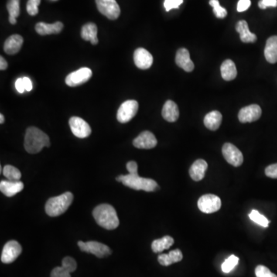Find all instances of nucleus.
Masks as SVG:
<instances>
[{
    "label": "nucleus",
    "instance_id": "30",
    "mask_svg": "<svg viewBox=\"0 0 277 277\" xmlns=\"http://www.w3.org/2000/svg\"><path fill=\"white\" fill-rule=\"evenodd\" d=\"M250 220L254 221L257 224L260 225L261 227H269L270 221L266 218L264 215L261 214L257 210H254L249 215Z\"/></svg>",
    "mask_w": 277,
    "mask_h": 277
},
{
    "label": "nucleus",
    "instance_id": "42",
    "mask_svg": "<svg viewBox=\"0 0 277 277\" xmlns=\"http://www.w3.org/2000/svg\"><path fill=\"white\" fill-rule=\"evenodd\" d=\"M127 169L130 174H137L138 173V165L135 161H130L127 164Z\"/></svg>",
    "mask_w": 277,
    "mask_h": 277
},
{
    "label": "nucleus",
    "instance_id": "20",
    "mask_svg": "<svg viewBox=\"0 0 277 277\" xmlns=\"http://www.w3.org/2000/svg\"><path fill=\"white\" fill-rule=\"evenodd\" d=\"M63 29V24L61 22H56L53 24L38 22L36 25V31L41 36L58 34L61 32Z\"/></svg>",
    "mask_w": 277,
    "mask_h": 277
},
{
    "label": "nucleus",
    "instance_id": "14",
    "mask_svg": "<svg viewBox=\"0 0 277 277\" xmlns=\"http://www.w3.org/2000/svg\"><path fill=\"white\" fill-rule=\"evenodd\" d=\"M134 63L137 68L140 69H148L152 66L153 57L149 51L143 48H138L134 52Z\"/></svg>",
    "mask_w": 277,
    "mask_h": 277
},
{
    "label": "nucleus",
    "instance_id": "44",
    "mask_svg": "<svg viewBox=\"0 0 277 277\" xmlns=\"http://www.w3.org/2000/svg\"><path fill=\"white\" fill-rule=\"evenodd\" d=\"M15 89H16L17 91L19 92V93H24V91H25L23 82H22V78H19V79H18V80L15 81Z\"/></svg>",
    "mask_w": 277,
    "mask_h": 277
},
{
    "label": "nucleus",
    "instance_id": "15",
    "mask_svg": "<svg viewBox=\"0 0 277 277\" xmlns=\"http://www.w3.org/2000/svg\"><path fill=\"white\" fill-rule=\"evenodd\" d=\"M133 143L138 149H149L157 145V139L152 133L144 131L134 139Z\"/></svg>",
    "mask_w": 277,
    "mask_h": 277
},
{
    "label": "nucleus",
    "instance_id": "12",
    "mask_svg": "<svg viewBox=\"0 0 277 277\" xmlns=\"http://www.w3.org/2000/svg\"><path fill=\"white\" fill-rule=\"evenodd\" d=\"M69 124L73 135L78 138H86L91 134V127L80 117H71L69 119Z\"/></svg>",
    "mask_w": 277,
    "mask_h": 277
},
{
    "label": "nucleus",
    "instance_id": "27",
    "mask_svg": "<svg viewBox=\"0 0 277 277\" xmlns=\"http://www.w3.org/2000/svg\"><path fill=\"white\" fill-rule=\"evenodd\" d=\"M221 75L223 80L231 81L237 76V67L235 63L230 59H227L223 62L221 66Z\"/></svg>",
    "mask_w": 277,
    "mask_h": 277
},
{
    "label": "nucleus",
    "instance_id": "21",
    "mask_svg": "<svg viewBox=\"0 0 277 277\" xmlns=\"http://www.w3.org/2000/svg\"><path fill=\"white\" fill-rule=\"evenodd\" d=\"M208 164L204 159H197L189 169V176L194 181H200L204 178Z\"/></svg>",
    "mask_w": 277,
    "mask_h": 277
},
{
    "label": "nucleus",
    "instance_id": "23",
    "mask_svg": "<svg viewBox=\"0 0 277 277\" xmlns=\"http://www.w3.org/2000/svg\"><path fill=\"white\" fill-rule=\"evenodd\" d=\"M97 26L93 22L85 24L82 27L81 37L86 41H90L92 44H98L99 39L97 38Z\"/></svg>",
    "mask_w": 277,
    "mask_h": 277
},
{
    "label": "nucleus",
    "instance_id": "2",
    "mask_svg": "<svg viewBox=\"0 0 277 277\" xmlns=\"http://www.w3.org/2000/svg\"><path fill=\"white\" fill-rule=\"evenodd\" d=\"M93 215L97 224L107 230H115L120 225L117 211L111 205H99L95 208Z\"/></svg>",
    "mask_w": 277,
    "mask_h": 277
},
{
    "label": "nucleus",
    "instance_id": "16",
    "mask_svg": "<svg viewBox=\"0 0 277 277\" xmlns=\"http://www.w3.org/2000/svg\"><path fill=\"white\" fill-rule=\"evenodd\" d=\"M24 185L21 181L2 180L0 182V190L7 197H12L22 191Z\"/></svg>",
    "mask_w": 277,
    "mask_h": 277
},
{
    "label": "nucleus",
    "instance_id": "32",
    "mask_svg": "<svg viewBox=\"0 0 277 277\" xmlns=\"http://www.w3.org/2000/svg\"><path fill=\"white\" fill-rule=\"evenodd\" d=\"M238 257H236V256L232 255L229 257L227 260L225 261V262L222 264V271L225 274H228V273L231 272L234 268H235L236 266L239 263Z\"/></svg>",
    "mask_w": 277,
    "mask_h": 277
},
{
    "label": "nucleus",
    "instance_id": "40",
    "mask_svg": "<svg viewBox=\"0 0 277 277\" xmlns=\"http://www.w3.org/2000/svg\"><path fill=\"white\" fill-rule=\"evenodd\" d=\"M277 0H261L259 2V7L265 9L267 7H277Z\"/></svg>",
    "mask_w": 277,
    "mask_h": 277
},
{
    "label": "nucleus",
    "instance_id": "34",
    "mask_svg": "<svg viewBox=\"0 0 277 277\" xmlns=\"http://www.w3.org/2000/svg\"><path fill=\"white\" fill-rule=\"evenodd\" d=\"M41 0H28L26 4V10L30 15H37L39 12V6Z\"/></svg>",
    "mask_w": 277,
    "mask_h": 277
},
{
    "label": "nucleus",
    "instance_id": "29",
    "mask_svg": "<svg viewBox=\"0 0 277 277\" xmlns=\"http://www.w3.org/2000/svg\"><path fill=\"white\" fill-rule=\"evenodd\" d=\"M3 175L8 180L19 181L21 179L20 171L11 165H6L3 168Z\"/></svg>",
    "mask_w": 277,
    "mask_h": 277
},
{
    "label": "nucleus",
    "instance_id": "4",
    "mask_svg": "<svg viewBox=\"0 0 277 277\" xmlns=\"http://www.w3.org/2000/svg\"><path fill=\"white\" fill-rule=\"evenodd\" d=\"M73 195L70 192H66L60 196L49 199L46 203L45 210L46 214L51 217H56L64 213L73 203Z\"/></svg>",
    "mask_w": 277,
    "mask_h": 277
},
{
    "label": "nucleus",
    "instance_id": "18",
    "mask_svg": "<svg viewBox=\"0 0 277 277\" xmlns=\"http://www.w3.org/2000/svg\"><path fill=\"white\" fill-rule=\"evenodd\" d=\"M23 44V38L18 35H12L5 40L4 43V51L7 54L14 55L19 53Z\"/></svg>",
    "mask_w": 277,
    "mask_h": 277
},
{
    "label": "nucleus",
    "instance_id": "41",
    "mask_svg": "<svg viewBox=\"0 0 277 277\" xmlns=\"http://www.w3.org/2000/svg\"><path fill=\"white\" fill-rule=\"evenodd\" d=\"M251 5V1L250 0H240L237 3V11L238 12H244L250 8Z\"/></svg>",
    "mask_w": 277,
    "mask_h": 277
},
{
    "label": "nucleus",
    "instance_id": "35",
    "mask_svg": "<svg viewBox=\"0 0 277 277\" xmlns=\"http://www.w3.org/2000/svg\"><path fill=\"white\" fill-rule=\"evenodd\" d=\"M257 277H277L276 274H273L267 267L259 265L255 270Z\"/></svg>",
    "mask_w": 277,
    "mask_h": 277
},
{
    "label": "nucleus",
    "instance_id": "38",
    "mask_svg": "<svg viewBox=\"0 0 277 277\" xmlns=\"http://www.w3.org/2000/svg\"><path fill=\"white\" fill-rule=\"evenodd\" d=\"M183 2V0H165L163 5L166 12H169L172 8H179V5Z\"/></svg>",
    "mask_w": 277,
    "mask_h": 277
},
{
    "label": "nucleus",
    "instance_id": "43",
    "mask_svg": "<svg viewBox=\"0 0 277 277\" xmlns=\"http://www.w3.org/2000/svg\"><path fill=\"white\" fill-rule=\"evenodd\" d=\"M22 82H23L24 88H25V90L29 92L32 90V83L29 78H22Z\"/></svg>",
    "mask_w": 277,
    "mask_h": 277
},
{
    "label": "nucleus",
    "instance_id": "13",
    "mask_svg": "<svg viewBox=\"0 0 277 277\" xmlns=\"http://www.w3.org/2000/svg\"><path fill=\"white\" fill-rule=\"evenodd\" d=\"M262 115V110L261 107L257 104L244 107L239 113L238 118L240 123H253L261 118Z\"/></svg>",
    "mask_w": 277,
    "mask_h": 277
},
{
    "label": "nucleus",
    "instance_id": "25",
    "mask_svg": "<svg viewBox=\"0 0 277 277\" xmlns=\"http://www.w3.org/2000/svg\"><path fill=\"white\" fill-rule=\"evenodd\" d=\"M183 253L181 252L180 250L176 249V250H172L169 254H160L158 257V261L161 265L167 267L171 264L179 262L183 260Z\"/></svg>",
    "mask_w": 277,
    "mask_h": 277
},
{
    "label": "nucleus",
    "instance_id": "7",
    "mask_svg": "<svg viewBox=\"0 0 277 277\" xmlns=\"http://www.w3.org/2000/svg\"><path fill=\"white\" fill-rule=\"evenodd\" d=\"M96 3L100 13L111 20L118 19L121 11L116 0H96Z\"/></svg>",
    "mask_w": 277,
    "mask_h": 277
},
{
    "label": "nucleus",
    "instance_id": "45",
    "mask_svg": "<svg viewBox=\"0 0 277 277\" xmlns=\"http://www.w3.org/2000/svg\"><path fill=\"white\" fill-rule=\"evenodd\" d=\"M7 67H8V63H7L6 60L2 56H0V69L5 70Z\"/></svg>",
    "mask_w": 277,
    "mask_h": 277
},
{
    "label": "nucleus",
    "instance_id": "19",
    "mask_svg": "<svg viewBox=\"0 0 277 277\" xmlns=\"http://www.w3.org/2000/svg\"><path fill=\"white\" fill-rule=\"evenodd\" d=\"M162 116L164 120L168 122H176L179 117L178 106L172 100H168L162 107Z\"/></svg>",
    "mask_w": 277,
    "mask_h": 277
},
{
    "label": "nucleus",
    "instance_id": "5",
    "mask_svg": "<svg viewBox=\"0 0 277 277\" xmlns=\"http://www.w3.org/2000/svg\"><path fill=\"white\" fill-rule=\"evenodd\" d=\"M78 246L83 252L93 254L99 258L108 257L112 253L110 247L97 241H89L86 243L79 241Z\"/></svg>",
    "mask_w": 277,
    "mask_h": 277
},
{
    "label": "nucleus",
    "instance_id": "36",
    "mask_svg": "<svg viewBox=\"0 0 277 277\" xmlns=\"http://www.w3.org/2000/svg\"><path fill=\"white\" fill-rule=\"evenodd\" d=\"M51 277H71V272L62 266L53 270L51 273Z\"/></svg>",
    "mask_w": 277,
    "mask_h": 277
},
{
    "label": "nucleus",
    "instance_id": "37",
    "mask_svg": "<svg viewBox=\"0 0 277 277\" xmlns=\"http://www.w3.org/2000/svg\"><path fill=\"white\" fill-rule=\"evenodd\" d=\"M62 266L69 270L71 273L74 272L77 268V264H76V261L74 259L69 257H66L63 259L62 261Z\"/></svg>",
    "mask_w": 277,
    "mask_h": 277
},
{
    "label": "nucleus",
    "instance_id": "1",
    "mask_svg": "<svg viewBox=\"0 0 277 277\" xmlns=\"http://www.w3.org/2000/svg\"><path fill=\"white\" fill-rule=\"evenodd\" d=\"M50 146V140L47 134L36 127H31L26 130L24 140V147L26 152L36 154L44 147Z\"/></svg>",
    "mask_w": 277,
    "mask_h": 277
},
{
    "label": "nucleus",
    "instance_id": "31",
    "mask_svg": "<svg viewBox=\"0 0 277 277\" xmlns=\"http://www.w3.org/2000/svg\"><path fill=\"white\" fill-rule=\"evenodd\" d=\"M7 10H8L9 17H13L16 19L20 13V7H19V0H8L7 2Z\"/></svg>",
    "mask_w": 277,
    "mask_h": 277
},
{
    "label": "nucleus",
    "instance_id": "26",
    "mask_svg": "<svg viewBox=\"0 0 277 277\" xmlns=\"http://www.w3.org/2000/svg\"><path fill=\"white\" fill-rule=\"evenodd\" d=\"M222 120V114L220 112L214 110L206 114L204 118V125L210 131H216L221 125Z\"/></svg>",
    "mask_w": 277,
    "mask_h": 277
},
{
    "label": "nucleus",
    "instance_id": "22",
    "mask_svg": "<svg viewBox=\"0 0 277 277\" xmlns=\"http://www.w3.org/2000/svg\"><path fill=\"white\" fill-rule=\"evenodd\" d=\"M266 59L268 63H277V36H273L267 39L264 50Z\"/></svg>",
    "mask_w": 277,
    "mask_h": 277
},
{
    "label": "nucleus",
    "instance_id": "24",
    "mask_svg": "<svg viewBox=\"0 0 277 277\" xmlns=\"http://www.w3.org/2000/svg\"><path fill=\"white\" fill-rule=\"evenodd\" d=\"M236 29H237V32L240 33V39L242 42L249 43V42H254L257 41V36L255 34L250 32L247 21H239L236 25Z\"/></svg>",
    "mask_w": 277,
    "mask_h": 277
},
{
    "label": "nucleus",
    "instance_id": "47",
    "mask_svg": "<svg viewBox=\"0 0 277 277\" xmlns=\"http://www.w3.org/2000/svg\"><path fill=\"white\" fill-rule=\"evenodd\" d=\"M4 121H5V118H4V116L2 114H0V124H4Z\"/></svg>",
    "mask_w": 277,
    "mask_h": 277
},
{
    "label": "nucleus",
    "instance_id": "10",
    "mask_svg": "<svg viewBox=\"0 0 277 277\" xmlns=\"http://www.w3.org/2000/svg\"><path fill=\"white\" fill-rule=\"evenodd\" d=\"M225 159L232 166L238 167L244 162V155L241 151L232 143H225L222 149Z\"/></svg>",
    "mask_w": 277,
    "mask_h": 277
},
{
    "label": "nucleus",
    "instance_id": "39",
    "mask_svg": "<svg viewBox=\"0 0 277 277\" xmlns=\"http://www.w3.org/2000/svg\"><path fill=\"white\" fill-rule=\"evenodd\" d=\"M266 176L272 179H277V163L267 166L265 169Z\"/></svg>",
    "mask_w": 277,
    "mask_h": 277
},
{
    "label": "nucleus",
    "instance_id": "17",
    "mask_svg": "<svg viewBox=\"0 0 277 277\" xmlns=\"http://www.w3.org/2000/svg\"><path fill=\"white\" fill-rule=\"evenodd\" d=\"M176 63L186 72H192L194 69V64L190 59L189 51L185 48L179 49L176 55Z\"/></svg>",
    "mask_w": 277,
    "mask_h": 277
},
{
    "label": "nucleus",
    "instance_id": "6",
    "mask_svg": "<svg viewBox=\"0 0 277 277\" xmlns=\"http://www.w3.org/2000/svg\"><path fill=\"white\" fill-rule=\"evenodd\" d=\"M138 110V102L136 100H127L119 108L117 120L121 124H127L137 115Z\"/></svg>",
    "mask_w": 277,
    "mask_h": 277
},
{
    "label": "nucleus",
    "instance_id": "28",
    "mask_svg": "<svg viewBox=\"0 0 277 277\" xmlns=\"http://www.w3.org/2000/svg\"><path fill=\"white\" fill-rule=\"evenodd\" d=\"M174 244V240L169 236H165L161 239L155 240L152 242V250L155 254L161 253L164 250H168Z\"/></svg>",
    "mask_w": 277,
    "mask_h": 277
},
{
    "label": "nucleus",
    "instance_id": "9",
    "mask_svg": "<svg viewBox=\"0 0 277 277\" xmlns=\"http://www.w3.org/2000/svg\"><path fill=\"white\" fill-rule=\"evenodd\" d=\"M93 76L92 70L89 68L83 67L76 71L69 73L66 78V83L70 87H76L88 82Z\"/></svg>",
    "mask_w": 277,
    "mask_h": 277
},
{
    "label": "nucleus",
    "instance_id": "11",
    "mask_svg": "<svg viewBox=\"0 0 277 277\" xmlns=\"http://www.w3.org/2000/svg\"><path fill=\"white\" fill-rule=\"evenodd\" d=\"M22 247L15 240H10L4 246L1 255V261L8 264L14 262L22 253Z\"/></svg>",
    "mask_w": 277,
    "mask_h": 277
},
{
    "label": "nucleus",
    "instance_id": "3",
    "mask_svg": "<svg viewBox=\"0 0 277 277\" xmlns=\"http://www.w3.org/2000/svg\"><path fill=\"white\" fill-rule=\"evenodd\" d=\"M118 182L124 183V186L135 190H143L145 192H153L158 188L155 180L148 178H142L137 174L122 175L117 178Z\"/></svg>",
    "mask_w": 277,
    "mask_h": 277
},
{
    "label": "nucleus",
    "instance_id": "46",
    "mask_svg": "<svg viewBox=\"0 0 277 277\" xmlns=\"http://www.w3.org/2000/svg\"><path fill=\"white\" fill-rule=\"evenodd\" d=\"M8 21H9V22H10L11 24H12V25L16 23V19H15V18H13V17H8Z\"/></svg>",
    "mask_w": 277,
    "mask_h": 277
},
{
    "label": "nucleus",
    "instance_id": "8",
    "mask_svg": "<svg viewBox=\"0 0 277 277\" xmlns=\"http://www.w3.org/2000/svg\"><path fill=\"white\" fill-rule=\"evenodd\" d=\"M198 208L204 213H213L218 211L221 207V200L213 194L202 196L198 200Z\"/></svg>",
    "mask_w": 277,
    "mask_h": 277
},
{
    "label": "nucleus",
    "instance_id": "33",
    "mask_svg": "<svg viewBox=\"0 0 277 277\" xmlns=\"http://www.w3.org/2000/svg\"><path fill=\"white\" fill-rule=\"evenodd\" d=\"M210 5L213 7V12L219 19H223L227 15V11L226 8H223L220 5L218 0H210Z\"/></svg>",
    "mask_w": 277,
    "mask_h": 277
}]
</instances>
